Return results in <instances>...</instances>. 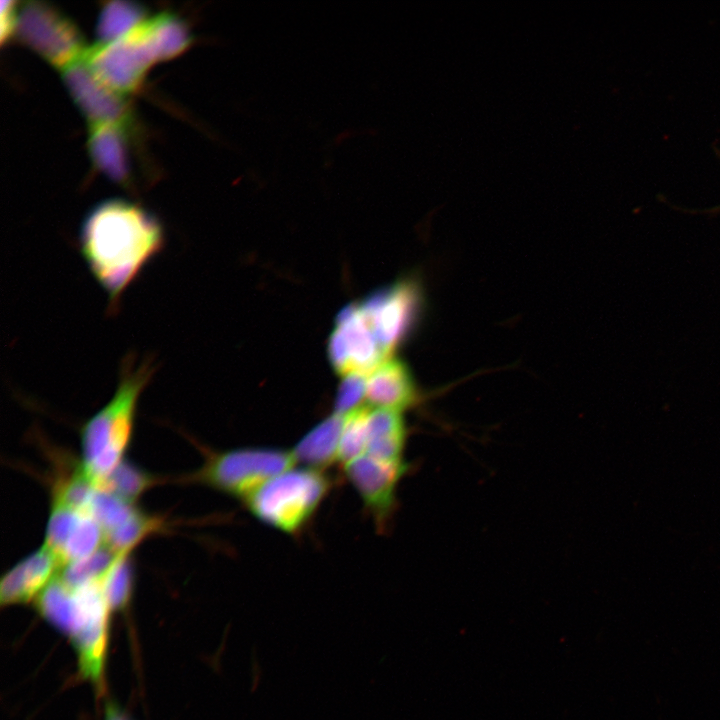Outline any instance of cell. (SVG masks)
<instances>
[{
	"label": "cell",
	"mask_w": 720,
	"mask_h": 720,
	"mask_svg": "<svg viewBox=\"0 0 720 720\" xmlns=\"http://www.w3.org/2000/svg\"><path fill=\"white\" fill-rule=\"evenodd\" d=\"M164 245L159 219L124 199L97 204L85 217L79 233L80 253L106 293L111 312L118 310L125 290Z\"/></svg>",
	"instance_id": "obj_1"
},
{
	"label": "cell",
	"mask_w": 720,
	"mask_h": 720,
	"mask_svg": "<svg viewBox=\"0 0 720 720\" xmlns=\"http://www.w3.org/2000/svg\"><path fill=\"white\" fill-rule=\"evenodd\" d=\"M191 41L186 22L163 12L147 17L116 39L97 42L82 58L101 81L127 95L140 86L153 64L180 54Z\"/></svg>",
	"instance_id": "obj_2"
},
{
	"label": "cell",
	"mask_w": 720,
	"mask_h": 720,
	"mask_svg": "<svg viewBox=\"0 0 720 720\" xmlns=\"http://www.w3.org/2000/svg\"><path fill=\"white\" fill-rule=\"evenodd\" d=\"M155 370L151 358L137 363L132 354H127L121 361L112 398L81 427L80 463L96 489L125 460L139 398Z\"/></svg>",
	"instance_id": "obj_3"
},
{
	"label": "cell",
	"mask_w": 720,
	"mask_h": 720,
	"mask_svg": "<svg viewBox=\"0 0 720 720\" xmlns=\"http://www.w3.org/2000/svg\"><path fill=\"white\" fill-rule=\"evenodd\" d=\"M331 488L323 470L292 467L265 482L242 503L260 522L283 533L301 531Z\"/></svg>",
	"instance_id": "obj_4"
},
{
	"label": "cell",
	"mask_w": 720,
	"mask_h": 720,
	"mask_svg": "<svg viewBox=\"0 0 720 720\" xmlns=\"http://www.w3.org/2000/svg\"><path fill=\"white\" fill-rule=\"evenodd\" d=\"M297 464L292 450L244 447L209 452L189 480L244 501L274 476Z\"/></svg>",
	"instance_id": "obj_5"
},
{
	"label": "cell",
	"mask_w": 720,
	"mask_h": 720,
	"mask_svg": "<svg viewBox=\"0 0 720 720\" xmlns=\"http://www.w3.org/2000/svg\"><path fill=\"white\" fill-rule=\"evenodd\" d=\"M13 35L60 69L79 59L87 49L72 19L42 1H27L18 6Z\"/></svg>",
	"instance_id": "obj_6"
},
{
	"label": "cell",
	"mask_w": 720,
	"mask_h": 720,
	"mask_svg": "<svg viewBox=\"0 0 720 720\" xmlns=\"http://www.w3.org/2000/svg\"><path fill=\"white\" fill-rule=\"evenodd\" d=\"M420 288L400 281L359 303L360 310L384 354L391 358L408 335L421 308Z\"/></svg>",
	"instance_id": "obj_7"
},
{
	"label": "cell",
	"mask_w": 720,
	"mask_h": 720,
	"mask_svg": "<svg viewBox=\"0 0 720 720\" xmlns=\"http://www.w3.org/2000/svg\"><path fill=\"white\" fill-rule=\"evenodd\" d=\"M342 466L376 527L386 529L397 506V488L408 472L409 464L362 455Z\"/></svg>",
	"instance_id": "obj_8"
},
{
	"label": "cell",
	"mask_w": 720,
	"mask_h": 720,
	"mask_svg": "<svg viewBox=\"0 0 720 720\" xmlns=\"http://www.w3.org/2000/svg\"><path fill=\"white\" fill-rule=\"evenodd\" d=\"M329 359L342 377L367 376L389 359L380 348L358 304L344 308L328 342Z\"/></svg>",
	"instance_id": "obj_9"
},
{
	"label": "cell",
	"mask_w": 720,
	"mask_h": 720,
	"mask_svg": "<svg viewBox=\"0 0 720 720\" xmlns=\"http://www.w3.org/2000/svg\"><path fill=\"white\" fill-rule=\"evenodd\" d=\"M61 70L70 95L90 125L133 121L126 95L101 81L82 56Z\"/></svg>",
	"instance_id": "obj_10"
},
{
	"label": "cell",
	"mask_w": 720,
	"mask_h": 720,
	"mask_svg": "<svg viewBox=\"0 0 720 720\" xmlns=\"http://www.w3.org/2000/svg\"><path fill=\"white\" fill-rule=\"evenodd\" d=\"M131 122L90 125L88 151L95 167L121 185L133 179Z\"/></svg>",
	"instance_id": "obj_11"
},
{
	"label": "cell",
	"mask_w": 720,
	"mask_h": 720,
	"mask_svg": "<svg viewBox=\"0 0 720 720\" xmlns=\"http://www.w3.org/2000/svg\"><path fill=\"white\" fill-rule=\"evenodd\" d=\"M62 565L56 555L42 545L2 577L0 602L2 606L28 603L57 577Z\"/></svg>",
	"instance_id": "obj_12"
},
{
	"label": "cell",
	"mask_w": 720,
	"mask_h": 720,
	"mask_svg": "<svg viewBox=\"0 0 720 720\" xmlns=\"http://www.w3.org/2000/svg\"><path fill=\"white\" fill-rule=\"evenodd\" d=\"M421 401V393L408 366L394 356L366 376L365 402L376 408L403 412Z\"/></svg>",
	"instance_id": "obj_13"
},
{
	"label": "cell",
	"mask_w": 720,
	"mask_h": 720,
	"mask_svg": "<svg viewBox=\"0 0 720 720\" xmlns=\"http://www.w3.org/2000/svg\"><path fill=\"white\" fill-rule=\"evenodd\" d=\"M408 429L403 412L367 405L366 452L390 462L405 461Z\"/></svg>",
	"instance_id": "obj_14"
},
{
	"label": "cell",
	"mask_w": 720,
	"mask_h": 720,
	"mask_svg": "<svg viewBox=\"0 0 720 720\" xmlns=\"http://www.w3.org/2000/svg\"><path fill=\"white\" fill-rule=\"evenodd\" d=\"M343 425L344 415L334 412L315 425L292 449L297 463L323 470L338 461Z\"/></svg>",
	"instance_id": "obj_15"
},
{
	"label": "cell",
	"mask_w": 720,
	"mask_h": 720,
	"mask_svg": "<svg viewBox=\"0 0 720 720\" xmlns=\"http://www.w3.org/2000/svg\"><path fill=\"white\" fill-rule=\"evenodd\" d=\"M160 478L124 460L106 478L99 490L106 491L121 500L135 505L150 488L160 483Z\"/></svg>",
	"instance_id": "obj_16"
},
{
	"label": "cell",
	"mask_w": 720,
	"mask_h": 720,
	"mask_svg": "<svg viewBox=\"0 0 720 720\" xmlns=\"http://www.w3.org/2000/svg\"><path fill=\"white\" fill-rule=\"evenodd\" d=\"M147 18V10L132 1H110L101 9L97 20L98 43L118 38Z\"/></svg>",
	"instance_id": "obj_17"
},
{
	"label": "cell",
	"mask_w": 720,
	"mask_h": 720,
	"mask_svg": "<svg viewBox=\"0 0 720 720\" xmlns=\"http://www.w3.org/2000/svg\"><path fill=\"white\" fill-rule=\"evenodd\" d=\"M162 527L161 518L136 509L123 524L105 535V544L118 554L131 553L146 537Z\"/></svg>",
	"instance_id": "obj_18"
},
{
	"label": "cell",
	"mask_w": 720,
	"mask_h": 720,
	"mask_svg": "<svg viewBox=\"0 0 720 720\" xmlns=\"http://www.w3.org/2000/svg\"><path fill=\"white\" fill-rule=\"evenodd\" d=\"M134 573L130 553H120L104 576L101 586L111 611L127 607L133 589Z\"/></svg>",
	"instance_id": "obj_19"
},
{
	"label": "cell",
	"mask_w": 720,
	"mask_h": 720,
	"mask_svg": "<svg viewBox=\"0 0 720 720\" xmlns=\"http://www.w3.org/2000/svg\"><path fill=\"white\" fill-rule=\"evenodd\" d=\"M366 376L343 377L335 400L334 413L345 415L365 405Z\"/></svg>",
	"instance_id": "obj_20"
},
{
	"label": "cell",
	"mask_w": 720,
	"mask_h": 720,
	"mask_svg": "<svg viewBox=\"0 0 720 720\" xmlns=\"http://www.w3.org/2000/svg\"><path fill=\"white\" fill-rule=\"evenodd\" d=\"M18 6L15 1L8 0L1 2L0 36L1 42L14 34Z\"/></svg>",
	"instance_id": "obj_21"
},
{
	"label": "cell",
	"mask_w": 720,
	"mask_h": 720,
	"mask_svg": "<svg viewBox=\"0 0 720 720\" xmlns=\"http://www.w3.org/2000/svg\"><path fill=\"white\" fill-rule=\"evenodd\" d=\"M105 720H128V718L114 705H108Z\"/></svg>",
	"instance_id": "obj_22"
}]
</instances>
